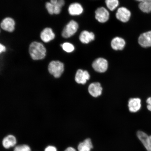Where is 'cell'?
<instances>
[{"label": "cell", "instance_id": "31", "mask_svg": "<svg viewBox=\"0 0 151 151\" xmlns=\"http://www.w3.org/2000/svg\"><path fill=\"white\" fill-rule=\"evenodd\" d=\"M135 1H137L138 2H139L140 3L142 2H143L145 1H147V0H135Z\"/></svg>", "mask_w": 151, "mask_h": 151}, {"label": "cell", "instance_id": "2", "mask_svg": "<svg viewBox=\"0 0 151 151\" xmlns=\"http://www.w3.org/2000/svg\"><path fill=\"white\" fill-rule=\"evenodd\" d=\"M47 68L51 75L58 78H60L63 73L65 66L62 62L58 60H52L49 62Z\"/></svg>", "mask_w": 151, "mask_h": 151}, {"label": "cell", "instance_id": "9", "mask_svg": "<svg viewBox=\"0 0 151 151\" xmlns=\"http://www.w3.org/2000/svg\"><path fill=\"white\" fill-rule=\"evenodd\" d=\"M138 42L142 48L151 47V31L141 33L138 38Z\"/></svg>", "mask_w": 151, "mask_h": 151}, {"label": "cell", "instance_id": "26", "mask_svg": "<svg viewBox=\"0 0 151 151\" xmlns=\"http://www.w3.org/2000/svg\"><path fill=\"white\" fill-rule=\"evenodd\" d=\"M44 151H58L57 148L55 146H49L45 149Z\"/></svg>", "mask_w": 151, "mask_h": 151}, {"label": "cell", "instance_id": "16", "mask_svg": "<svg viewBox=\"0 0 151 151\" xmlns=\"http://www.w3.org/2000/svg\"><path fill=\"white\" fill-rule=\"evenodd\" d=\"M102 90L101 84L98 82L92 83L90 85L88 88L89 93L94 97L101 95Z\"/></svg>", "mask_w": 151, "mask_h": 151}, {"label": "cell", "instance_id": "21", "mask_svg": "<svg viewBox=\"0 0 151 151\" xmlns=\"http://www.w3.org/2000/svg\"><path fill=\"white\" fill-rule=\"evenodd\" d=\"M61 46L64 51L68 53L73 52L75 50L74 45L70 42H64L61 45Z\"/></svg>", "mask_w": 151, "mask_h": 151}, {"label": "cell", "instance_id": "4", "mask_svg": "<svg viewBox=\"0 0 151 151\" xmlns=\"http://www.w3.org/2000/svg\"><path fill=\"white\" fill-rule=\"evenodd\" d=\"M16 21L11 17H5L0 22L1 30L9 33L14 32L16 30Z\"/></svg>", "mask_w": 151, "mask_h": 151}, {"label": "cell", "instance_id": "28", "mask_svg": "<svg viewBox=\"0 0 151 151\" xmlns=\"http://www.w3.org/2000/svg\"><path fill=\"white\" fill-rule=\"evenodd\" d=\"M65 0H58V2L56 4L60 6L62 8L65 5Z\"/></svg>", "mask_w": 151, "mask_h": 151}, {"label": "cell", "instance_id": "7", "mask_svg": "<svg viewBox=\"0 0 151 151\" xmlns=\"http://www.w3.org/2000/svg\"><path fill=\"white\" fill-rule=\"evenodd\" d=\"M109 16V11L104 7H99L95 11V18L100 23H104L108 21Z\"/></svg>", "mask_w": 151, "mask_h": 151}, {"label": "cell", "instance_id": "18", "mask_svg": "<svg viewBox=\"0 0 151 151\" xmlns=\"http://www.w3.org/2000/svg\"><path fill=\"white\" fill-rule=\"evenodd\" d=\"M93 148V145L91 139H87L79 144L78 146V151H91Z\"/></svg>", "mask_w": 151, "mask_h": 151}, {"label": "cell", "instance_id": "30", "mask_svg": "<svg viewBox=\"0 0 151 151\" xmlns=\"http://www.w3.org/2000/svg\"><path fill=\"white\" fill-rule=\"evenodd\" d=\"M58 0H50V2L53 5H55L58 3Z\"/></svg>", "mask_w": 151, "mask_h": 151}, {"label": "cell", "instance_id": "14", "mask_svg": "<svg viewBox=\"0 0 151 151\" xmlns=\"http://www.w3.org/2000/svg\"><path fill=\"white\" fill-rule=\"evenodd\" d=\"M141 100L139 98H132L128 101V106L129 111L135 113L140 110L141 107Z\"/></svg>", "mask_w": 151, "mask_h": 151}, {"label": "cell", "instance_id": "33", "mask_svg": "<svg viewBox=\"0 0 151 151\" xmlns=\"http://www.w3.org/2000/svg\"><path fill=\"white\" fill-rule=\"evenodd\" d=\"M1 27H0V35H1Z\"/></svg>", "mask_w": 151, "mask_h": 151}, {"label": "cell", "instance_id": "10", "mask_svg": "<svg viewBox=\"0 0 151 151\" xmlns=\"http://www.w3.org/2000/svg\"><path fill=\"white\" fill-rule=\"evenodd\" d=\"M68 12L72 16H78L82 14L84 12L83 7L81 4L73 3L69 5Z\"/></svg>", "mask_w": 151, "mask_h": 151}, {"label": "cell", "instance_id": "29", "mask_svg": "<svg viewBox=\"0 0 151 151\" xmlns=\"http://www.w3.org/2000/svg\"><path fill=\"white\" fill-rule=\"evenodd\" d=\"M64 151H76L74 148L73 147H69L68 148H67Z\"/></svg>", "mask_w": 151, "mask_h": 151}, {"label": "cell", "instance_id": "11", "mask_svg": "<svg viewBox=\"0 0 151 151\" xmlns=\"http://www.w3.org/2000/svg\"><path fill=\"white\" fill-rule=\"evenodd\" d=\"M126 42L123 38L119 37H114L111 42V46L113 50H122L125 48Z\"/></svg>", "mask_w": 151, "mask_h": 151}, {"label": "cell", "instance_id": "6", "mask_svg": "<svg viewBox=\"0 0 151 151\" xmlns=\"http://www.w3.org/2000/svg\"><path fill=\"white\" fill-rule=\"evenodd\" d=\"M131 16V11L125 7H121L119 8L116 14V19L123 23H126L129 21Z\"/></svg>", "mask_w": 151, "mask_h": 151}, {"label": "cell", "instance_id": "19", "mask_svg": "<svg viewBox=\"0 0 151 151\" xmlns=\"http://www.w3.org/2000/svg\"><path fill=\"white\" fill-rule=\"evenodd\" d=\"M138 7L143 13L147 14L150 13L151 12V0H147L139 3Z\"/></svg>", "mask_w": 151, "mask_h": 151}, {"label": "cell", "instance_id": "24", "mask_svg": "<svg viewBox=\"0 0 151 151\" xmlns=\"http://www.w3.org/2000/svg\"><path fill=\"white\" fill-rule=\"evenodd\" d=\"M62 7L57 4L54 5V14L58 15L60 14L62 11Z\"/></svg>", "mask_w": 151, "mask_h": 151}, {"label": "cell", "instance_id": "5", "mask_svg": "<svg viewBox=\"0 0 151 151\" xmlns=\"http://www.w3.org/2000/svg\"><path fill=\"white\" fill-rule=\"evenodd\" d=\"M56 35L52 28L47 27L44 28L40 34V38L43 43H48L54 40Z\"/></svg>", "mask_w": 151, "mask_h": 151}, {"label": "cell", "instance_id": "27", "mask_svg": "<svg viewBox=\"0 0 151 151\" xmlns=\"http://www.w3.org/2000/svg\"><path fill=\"white\" fill-rule=\"evenodd\" d=\"M146 103L148 104L147 106V109L151 112V97L148 98L147 99Z\"/></svg>", "mask_w": 151, "mask_h": 151}, {"label": "cell", "instance_id": "23", "mask_svg": "<svg viewBox=\"0 0 151 151\" xmlns=\"http://www.w3.org/2000/svg\"><path fill=\"white\" fill-rule=\"evenodd\" d=\"M14 151H31V149L27 145H22L15 147Z\"/></svg>", "mask_w": 151, "mask_h": 151}, {"label": "cell", "instance_id": "13", "mask_svg": "<svg viewBox=\"0 0 151 151\" xmlns=\"http://www.w3.org/2000/svg\"><path fill=\"white\" fill-rule=\"evenodd\" d=\"M90 78V75L87 71L79 69L77 70L75 80L78 84H84Z\"/></svg>", "mask_w": 151, "mask_h": 151}, {"label": "cell", "instance_id": "20", "mask_svg": "<svg viewBox=\"0 0 151 151\" xmlns=\"http://www.w3.org/2000/svg\"><path fill=\"white\" fill-rule=\"evenodd\" d=\"M105 3L107 8L111 11L115 10L119 4V0H105Z\"/></svg>", "mask_w": 151, "mask_h": 151}, {"label": "cell", "instance_id": "1", "mask_svg": "<svg viewBox=\"0 0 151 151\" xmlns=\"http://www.w3.org/2000/svg\"><path fill=\"white\" fill-rule=\"evenodd\" d=\"M30 57L33 61H42L46 57L47 49L42 42L34 41L30 43L28 48Z\"/></svg>", "mask_w": 151, "mask_h": 151}, {"label": "cell", "instance_id": "17", "mask_svg": "<svg viewBox=\"0 0 151 151\" xmlns=\"http://www.w3.org/2000/svg\"><path fill=\"white\" fill-rule=\"evenodd\" d=\"M17 140L14 135H9L5 137L2 141V145L5 149H8L16 146Z\"/></svg>", "mask_w": 151, "mask_h": 151}, {"label": "cell", "instance_id": "8", "mask_svg": "<svg viewBox=\"0 0 151 151\" xmlns=\"http://www.w3.org/2000/svg\"><path fill=\"white\" fill-rule=\"evenodd\" d=\"M92 66L94 70L98 72L104 73L108 68V63L105 58H100L94 60Z\"/></svg>", "mask_w": 151, "mask_h": 151}, {"label": "cell", "instance_id": "15", "mask_svg": "<svg viewBox=\"0 0 151 151\" xmlns=\"http://www.w3.org/2000/svg\"><path fill=\"white\" fill-rule=\"evenodd\" d=\"M137 136L147 150L148 151H151L150 136L145 132L141 131L137 132Z\"/></svg>", "mask_w": 151, "mask_h": 151}, {"label": "cell", "instance_id": "32", "mask_svg": "<svg viewBox=\"0 0 151 151\" xmlns=\"http://www.w3.org/2000/svg\"><path fill=\"white\" fill-rule=\"evenodd\" d=\"M150 142L151 145V136H150Z\"/></svg>", "mask_w": 151, "mask_h": 151}, {"label": "cell", "instance_id": "22", "mask_svg": "<svg viewBox=\"0 0 151 151\" xmlns=\"http://www.w3.org/2000/svg\"><path fill=\"white\" fill-rule=\"evenodd\" d=\"M54 5L50 1H47L45 3V8L47 12L50 15H54Z\"/></svg>", "mask_w": 151, "mask_h": 151}, {"label": "cell", "instance_id": "12", "mask_svg": "<svg viewBox=\"0 0 151 151\" xmlns=\"http://www.w3.org/2000/svg\"><path fill=\"white\" fill-rule=\"evenodd\" d=\"M79 38L81 43L87 44L95 40V35L92 32L84 30L81 32Z\"/></svg>", "mask_w": 151, "mask_h": 151}, {"label": "cell", "instance_id": "25", "mask_svg": "<svg viewBox=\"0 0 151 151\" xmlns=\"http://www.w3.org/2000/svg\"><path fill=\"white\" fill-rule=\"evenodd\" d=\"M7 48L2 43L0 42V55L6 52Z\"/></svg>", "mask_w": 151, "mask_h": 151}, {"label": "cell", "instance_id": "3", "mask_svg": "<svg viewBox=\"0 0 151 151\" xmlns=\"http://www.w3.org/2000/svg\"><path fill=\"white\" fill-rule=\"evenodd\" d=\"M79 24L74 20L68 22L62 32L61 35L64 38H69L75 35L78 31Z\"/></svg>", "mask_w": 151, "mask_h": 151}]
</instances>
